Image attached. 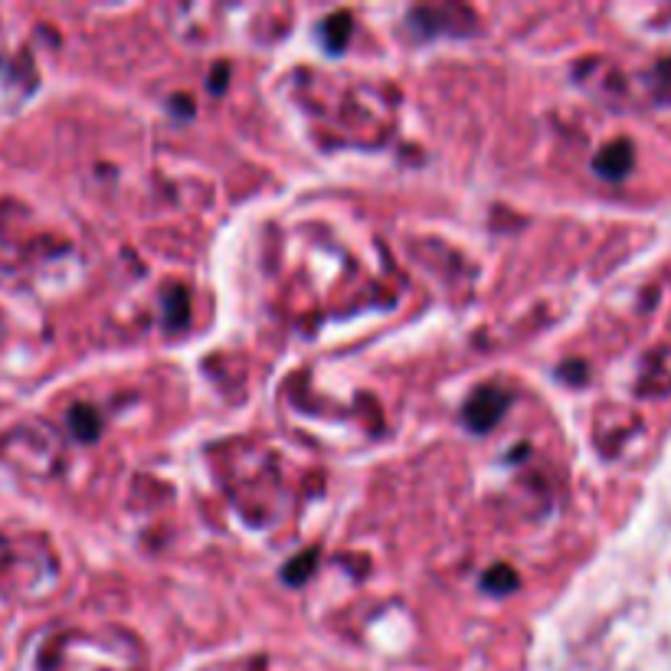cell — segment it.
I'll list each match as a JSON object with an SVG mask.
<instances>
[{"label": "cell", "instance_id": "5", "mask_svg": "<svg viewBox=\"0 0 671 671\" xmlns=\"http://www.w3.org/2000/svg\"><path fill=\"white\" fill-rule=\"evenodd\" d=\"M485 587H488V590H498V593H508V590H514V587H518V580H514L511 567H494V570L488 573Z\"/></svg>", "mask_w": 671, "mask_h": 671}, {"label": "cell", "instance_id": "3", "mask_svg": "<svg viewBox=\"0 0 671 671\" xmlns=\"http://www.w3.org/2000/svg\"><path fill=\"white\" fill-rule=\"evenodd\" d=\"M348 33H351V20H348L344 13H338V16L325 20V26H321V36H325L328 49H334V53H338V49H344Z\"/></svg>", "mask_w": 671, "mask_h": 671}, {"label": "cell", "instance_id": "1", "mask_svg": "<svg viewBox=\"0 0 671 671\" xmlns=\"http://www.w3.org/2000/svg\"><path fill=\"white\" fill-rule=\"evenodd\" d=\"M508 403H511V397H508L504 390L481 387V390L468 400V407H465V423H468L475 433H485V430H491V427L501 420V413L508 410Z\"/></svg>", "mask_w": 671, "mask_h": 671}, {"label": "cell", "instance_id": "6", "mask_svg": "<svg viewBox=\"0 0 671 671\" xmlns=\"http://www.w3.org/2000/svg\"><path fill=\"white\" fill-rule=\"evenodd\" d=\"M305 567H308V570L315 567V554H305L298 564H292V567H288V580H292V583H298V573H302Z\"/></svg>", "mask_w": 671, "mask_h": 671}, {"label": "cell", "instance_id": "2", "mask_svg": "<svg viewBox=\"0 0 671 671\" xmlns=\"http://www.w3.org/2000/svg\"><path fill=\"white\" fill-rule=\"evenodd\" d=\"M596 171L610 181H619L633 171V145L629 141H613L600 151L596 158Z\"/></svg>", "mask_w": 671, "mask_h": 671}, {"label": "cell", "instance_id": "4", "mask_svg": "<svg viewBox=\"0 0 671 671\" xmlns=\"http://www.w3.org/2000/svg\"><path fill=\"white\" fill-rule=\"evenodd\" d=\"M69 427L79 433V440H95L99 436V417L92 407H76L69 413Z\"/></svg>", "mask_w": 671, "mask_h": 671}]
</instances>
